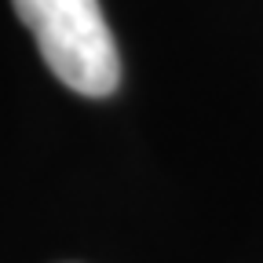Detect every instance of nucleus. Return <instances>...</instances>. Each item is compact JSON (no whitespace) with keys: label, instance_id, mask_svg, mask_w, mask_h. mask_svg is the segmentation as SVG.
<instances>
[{"label":"nucleus","instance_id":"1","mask_svg":"<svg viewBox=\"0 0 263 263\" xmlns=\"http://www.w3.org/2000/svg\"><path fill=\"white\" fill-rule=\"evenodd\" d=\"M48 70L77 95L103 99L121 81L117 41L99 0H11Z\"/></svg>","mask_w":263,"mask_h":263}]
</instances>
